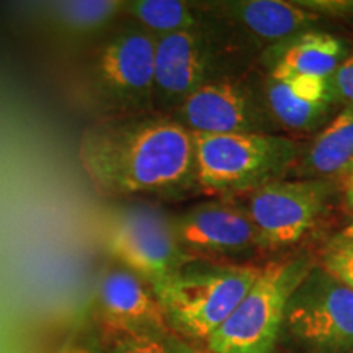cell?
<instances>
[{"label":"cell","instance_id":"cell-16","mask_svg":"<svg viewBox=\"0 0 353 353\" xmlns=\"http://www.w3.org/2000/svg\"><path fill=\"white\" fill-rule=\"evenodd\" d=\"M353 162V110L343 107L317 132L299 159V172L307 179L329 180L345 174Z\"/></svg>","mask_w":353,"mask_h":353},{"label":"cell","instance_id":"cell-9","mask_svg":"<svg viewBox=\"0 0 353 353\" xmlns=\"http://www.w3.org/2000/svg\"><path fill=\"white\" fill-rule=\"evenodd\" d=\"M195 134H241L268 132L273 121L263 87L247 77L226 76L201 85L170 113Z\"/></svg>","mask_w":353,"mask_h":353},{"label":"cell","instance_id":"cell-18","mask_svg":"<svg viewBox=\"0 0 353 353\" xmlns=\"http://www.w3.org/2000/svg\"><path fill=\"white\" fill-rule=\"evenodd\" d=\"M120 0H64L52 2V20L72 33H90L103 28L123 12Z\"/></svg>","mask_w":353,"mask_h":353},{"label":"cell","instance_id":"cell-4","mask_svg":"<svg viewBox=\"0 0 353 353\" xmlns=\"http://www.w3.org/2000/svg\"><path fill=\"white\" fill-rule=\"evenodd\" d=\"M156 37L131 21L110 33L90 51L85 79L107 114L156 112L154 107Z\"/></svg>","mask_w":353,"mask_h":353},{"label":"cell","instance_id":"cell-13","mask_svg":"<svg viewBox=\"0 0 353 353\" xmlns=\"http://www.w3.org/2000/svg\"><path fill=\"white\" fill-rule=\"evenodd\" d=\"M95 301L100 327L172 332L151 286L120 265L100 276Z\"/></svg>","mask_w":353,"mask_h":353},{"label":"cell","instance_id":"cell-6","mask_svg":"<svg viewBox=\"0 0 353 353\" xmlns=\"http://www.w3.org/2000/svg\"><path fill=\"white\" fill-rule=\"evenodd\" d=\"M103 247L117 265L151 288L195 260L176 242L170 216L149 203H128L110 211L103 224Z\"/></svg>","mask_w":353,"mask_h":353},{"label":"cell","instance_id":"cell-21","mask_svg":"<svg viewBox=\"0 0 353 353\" xmlns=\"http://www.w3.org/2000/svg\"><path fill=\"white\" fill-rule=\"evenodd\" d=\"M329 81L342 108L345 107L353 110V52L347 54Z\"/></svg>","mask_w":353,"mask_h":353},{"label":"cell","instance_id":"cell-7","mask_svg":"<svg viewBox=\"0 0 353 353\" xmlns=\"http://www.w3.org/2000/svg\"><path fill=\"white\" fill-rule=\"evenodd\" d=\"M231 41H223L218 26L206 21L200 28L156 38L154 52V107L172 113L201 85L224 74L223 57Z\"/></svg>","mask_w":353,"mask_h":353},{"label":"cell","instance_id":"cell-25","mask_svg":"<svg viewBox=\"0 0 353 353\" xmlns=\"http://www.w3.org/2000/svg\"><path fill=\"white\" fill-rule=\"evenodd\" d=\"M341 237H343V239H348V241H353V223L348 224V226L343 229Z\"/></svg>","mask_w":353,"mask_h":353},{"label":"cell","instance_id":"cell-8","mask_svg":"<svg viewBox=\"0 0 353 353\" xmlns=\"http://www.w3.org/2000/svg\"><path fill=\"white\" fill-rule=\"evenodd\" d=\"M283 327L311 353L353 350V291L312 267L290 296Z\"/></svg>","mask_w":353,"mask_h":353},{"label":"cell","instance_id":"cell-12","mask_svg":"<svg viewBox=\"0 0 353 353\" xmlns=\"http://www.w3.org/2000/svg\"><path fill=\"white\" fill-rule=\"evenodd\" d=\"M205 10L262 54L294 34L312 30L322 20L296 2L285 0H231L208 3Z\"/></svg>","mask_w":353,"mask_h":353},{"label":"cell","instance_id":"cell-2","mask_svg":"<svg viewBox=\"0 0 353 353\" xmlns=\"http://www.w3.org/2000/svg\"><path fill=\"white\" fill-rule=\"evenodd\" d=\"M260 268L195 259L152 286L172 332L206 342L257 280Z\"/></svg>","mask_w":353,"mask_h":353},{"label":"cell","instance_id":"cell-1","mask_svg":"<svg viewBox=\"0 0 353 353\" xmlns=\"http://www.w3.org/2000/svg\"><path fill=\"white\" fill-rule=\"evenodd\" d=\"M77 159L100 195H174L196 185L193 134L169 113L99 117L82 131Z\"/></svg>","mask_w":353,"mask_h":353},{"label":"cell","instance_id":"cell-23","mask_svg":"<svg viewBox=\"0 0 353 353\" xmlns=\"http://www.w3.org/2000/svg\"><path fill=\"white\" fill-rule=\"evenodd\" d=\"M57 353H107L101 343L79 341V339H69Z\"/></svg>","mask_w":353,"mask_h":353},{"label":"cell","instance_id":"cell-20","mask_svg":"<svg viewBox=\"0 0 353 353\" xmlns=\"http://www.w3.org/2000/svg\"><path fill=\"white\" fill-rule=\"evenodd\" d=\"M322 268L353 291V241L335 237L322 257Z\"/></svg>","mask_w":353,"mask_h":353},{"label":"cell","instance_id":"cell-24","mask_svg":"<svg viewBox=\"0 0 353 353\" xmlns=\"http://www.w3.org/2000/svg\"><path fill=\"white\" fill-rule=\"evenodd\" d=\"M343 175H345V180H343V200H345L347 208L353 211V162Z\"/></svg>","mask_w":353,"mask_h":353},{"label":"cell","instance_id":"cell-17","mask_svg":"<svg viewBox=\"0 0 353 353\" xmlns=\"http://www.w3.org/2000/svg\"><path fill=\"white\" fill-rule=\"evenodd\" d=\"M123 12L154 37L200 28L208 21L205 8L182 0H131Z\"/></svg>","mask_w":353,"mask_h":353},{"label":"cell","instance_id":"cell-5","mask_svg":"<svg viewBox=\"0 0 353 353\" xmlns=\"http://www.w3.org/2000/svg\"><path fill=\"white\" fill-rule=\"evenodd\" d=\"M312 267L301 257L260 268L245 296L206 342L208 353H270L285 325L290 296Z\"/></svg>","mask_w":353,"mask_h":353},{"label":"cell","instance_id":"cell-19","mask_svg":"<svg viewBox=\"0 0 353 353\" xmlns=\"http://www.w3.org/2000/svg\"><path fill=\"white\" fill-rule=\"evenodd\" d=\"M100 339L107 353H192L172 332L100 327Z\"/></svg>","mask_w":353,"mask_h":353},{"label":"cell","instance_id":"cell-15","mask_svg":"<svg viewBox=\"0 0 353 353\" xmlns=\"http://www.w3.org/2000/svg\"><path fill=\"white\" fill-rule=\"evenodd\" d=\"M347 57L341 38L330 33L307 30L275 44L262 54L268 77L330 79Z\"/></svg>","mask_w":353,"mask_h":353},{"label":"cell","instance_id":"cell-22","mask_svg":"<svg viewBox=\"0 0 353 353\" xmlns=\"http://www.w3.org/2000/svg\"><path fill=\"white\" fill-rule=\"evenodd\" d=\"M296 3L321 19L353 15V0H298Z\"/></svg>","mask_w":353,"mask_h":353},{"label":"cell","instance_id":"cell-11","mask_svg":"<svg viewBox=\"0 0 353 353\" xmlns=\"http://www.w3.org/2000/svg\"><path fill=\"white\" fill-rule=\"evenodd\" d=\"M175 239L192 259L249 252L259 236L247 210L224 201H206L172 218Z\"/></svg>","mask_w":353,"mask_h":353},{"label":"cell","instance_id":"cell-14","mask_svg":"<svg viewBox=\"0 0 353 353\" xmlns=\"http://www.w3.org/2000/svg\"><path fill=\"white\" fill-rule=\"evenodd\" d=\"M263 92L273 121L296 132H309L324 123L327 125L339 103L329 79L268 77Z\"/></svg>","mask_w":353,"mask_h":353},{"label":"cell","instance_id":"cell-10","mask_svg":"<svg viewBox=\"0 0 353 353\" xmlns=\"http://www.w3.org/2000/svg\"><path fill=\"white\" fill-rule=\"evenodd\" d=\"M334 183L329 180H276L254 190L247 213L260 247L281 249L311 232L327 210Z\"/></svg>","mask_w":353,"mask_h":353},{"label":"cell","instance_id":"cell-3","mask_svg":"<svg viewBox=\"0 0 353 353\" xmlns=\"http://www.w3.org/2000/svg\"><path fill=\"white\" fill-rule=\"evenodd\" d=\"M192 134L196 187L210 193L254 192L281 180L301 156L296 141L275 132Z\"/></svg>","mask_w":353,"mask_h":353}]
</instances>
